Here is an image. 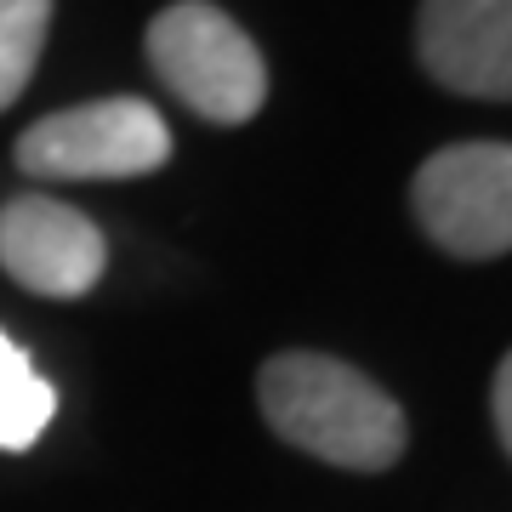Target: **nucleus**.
I'll use <instances>...</instances> for the list:
<instances>
[{"label":"nucleus","instance_id":"obj_1","mask_svg":"<svg viewBox=\"0 0 512 512\" xmlns=\"http://www.w3.org/2000/svg\"><path fill=\"white\" fill-rule=\"evenodd\" d=\"M256 404L279 439L330 467L382 473L404 456V410L330 353H274L256 370Z\"/></svg>","mask_w":512,"mask_h":512},{"label":"nucleus","instance_id":"obj_2","mask_svg":"<svg viewBox=\"0 0 512 512\" xmlns=\"http://www.w3.org/2000/svg\"><path fill=\"white\" fill-rule=\"evenodd\" d=\"M148 63L165 80V92L183 97L211 126H245L268 97L262 52L211 0H171L148 23Z\"/></svg>","mask_w":512,"mask_h":512},{"label":"nucleus","instance_id":"obj_3","mask_svg":"<svg viewBox=\"0 0 512 512\" xmlns=\"http://www.w3.org/2000/svg\"><path fill=\"white\" fill-rule=\"evenodd\" d=\"M171 160V131L143 97H103L57 109L18 137V165L40 183H103L148 177Z\"/></svg>","mask_w":512,"mask_h":512},{"label":"nucleus","instance_id":"obj_4","mask_svg":"<svg viewBox=\"0 0 512 512\" xmlns=\"http://www.w3.org/2000/svg\"><path fill=\"white\" fill-rule=\"evenodd\" d=\"M410 205L427 239L484 262L512 251V143H450L416 171Z\"/></svg>","mask_w":512,"mask_h":512},{"label":"nucleus","instance_id":"obj_5","mask_svg":"<svg viewBox=\"0 0 512 512\" xmlns=\"http://www.w3.org/2000/svg\"><path fill=\"white\" fill-rule=\"evenodd\" d=\"M109 245L86 211L52 200V194H18L0 205V268L23 291L74 302L103 279Z\"/></svg>","mask_w":512,"mask_h":512},{"label":"nucleus","instance_id":"obj_6","mask_svg":"<svg viewBox=\"0 0 512 512\" xmlns=\"http://www.w3.org/2000/svg\"><path fill=\"white\" fill-rule=\"evenodd\" d=\"M416 52L444 92L512 103V0H421Z\"/></svg>","mask_w":512,"mask_h":512},{"label":"nucleus","instance_id":"obj_7","mask_svg":"<svg viewBox=\"0 0 512 512\" xmlns=\"http://www.w3.org/2000/svg\"><path fill=\"white\" fill-rule=\"evenodd\" d=\"M57 416V387L0 330V450H29Z\"/></svg>","mask_w":512,"mask_h":512},{"label":"nucleus","instance_id":"obj_8","mask_svg":"<svg viewBox=\"0 0 512 512\" xmlns=\"http://www.w3.org/2000/svg\"><path fill=\"white\" fill-rule=\"evenodd\" d=\"M46 29H52V0H0V114L35 80Z\"/></svg>","mask_w":512,"mask_h":512},{"label":"nucleus","instance_id":"obj_9","mask_svg":"<svg viewBox=\"0 0 512 512\" xmlns=\"http://www.w3.org/2000/svg\"><path fill=\"white\" fill-rule=\"evenodd\" d=\"M490 410H495V433H501V444H507V456H512V353L501 359V370H495Z\"/></svg>","mask_w":512,"mask_h":512}]
</instances>
